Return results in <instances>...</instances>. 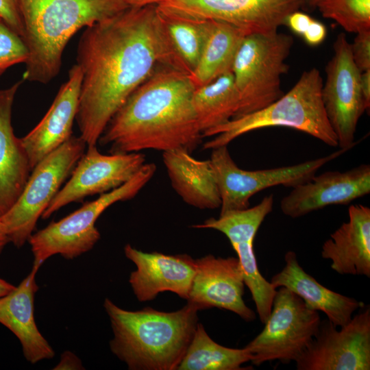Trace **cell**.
<instances>
[{
	"label": "cell",
	"mask_w": 370,
	"mask_h": 370,
	"mask_svg": "<svg viewBox=\"0 0 370 370\" xmlns=\"http://www.w3.org/2000/svg\"><path fill=\"white\" fill-rule=\"evenodd\" d=\"M76 61L82 80L75 121L87 146L96 145L130 95L164 65L157 5L130 6L86 27Z\"/></svg>",
	"instance_id": "6da1fadb"
},
{
	"label": "cell",
	"mask_w": 370,
	"mask_h": 370,
	"mask_svg": "<svg viewBox=\"0 0 370 370\" xmlns=\"http://www.w3.org/2000/svg\"><path fill=\"white\" fill-rule=\"evenodd\" d=\"M195 88L188 75L159 64L113 115L98 143L108 145L110 153H191L203 138L192 102Z\"/></svg>",
	"instance_id": "7a4b0ae2"
},
{
	"label": "cell",
	"mask_w": 370,
	"mask_h": 370,
	"mask_svg": "<svg viewBox=\"0 0 370 370\" xmlns=\"http://www.w3.org/2000/svg\"><path fill=\"white\" fill-rule=\"evenodd\" d=\"M112 352L131 370L177 369L197 325L198 308L188 303L174 312L147 307L131 311L106 298Z\"/></svg>",
	"instance_id": "3957f363"
},
{
	"label": "cell",
	"mask_w": 370,
	"mask_h": 370,
	"mask_svg": "<svg viewBox=\"0 0 370 370\" xmlns=\"http://www.w3.org/2000/svg\"><path fill=\"white\" fill-rule=\"evenodd\" d=\"M29 58L23 79L46 84L59 73L74 34L130 7L124 0H18Z\"/></svg>",
	"instance_id": "277c9868"
},
{
	"label": "cell",
	"mask_w": 370,
	"mask_h": 370,
	"mask_svg": "<svg viewBox=\"0 0 370 370\" xmlns=\"http://www.w3.org/2000/svg\"><path fill=\"white\" fill-rule=\"evenodd\" d=\"M323 79L320 71H304L295 84L267 106L231 119L204 134L213 136L205 149L227 145L246 133L270 127H286L304 132L330 147H338L337 138L326 116L321 99Z\"/></svg>",
	"instance_id": "5b68a950"
},
{
	"label": "cell",
	"mask_w": 370,
	"mask_h": 370,
	"mask_svg": "<svg viewBox=\"0 0 370 370\" xmlns=\"http://www.w3.org/2000/svg\"><path fill=\"white\" fill-rule=\"evenodd\" d=\"M156 171L154 163H145L127 182L92 201L84 203L77 210L45 228L33 233L28 240L34 264H41L51 256L60 254L74 259L91 250L100 239L95 226L99 216L111 205L134 198L152 178Z\"/></svg>",
	"instance_id": "8992f818"
},
{
	"label": "cell",
	"mask_w": 370,
	"mask_h": 370,
	"mask_svg": "<svg viewBox=\"0 0 370 370\" xmlns=\"http://www.w3.org/2000/svg\"><path fill=\"white\" fill-rule=\"evenodd\" d=\"M293 45L291 35L278 31L245 36L232 69L240 100L234 119L260 110L283 95L281 79L288 70L286 60Z\"/></svg>",
	"instance_id": "52a82bcc"
},
{
	"label": "cell",
	"mask_w": 370,
	"mask_h": 370,
	"mask_svg": "<svg viewBox=\"0 0 370 370\" xmlns=\"http://www.w3.org/2000/svg\"><path fill=\"white\" fill-rule=\"evenodd\" d=\"M86 147L80 136L73 135L32 169L16 201L0 217L10 243L20 248L28 241L38 219L69 179Z\"/></svg>",
	"instance_id": "ba28073f"
},
{
	"label": "cell",
	"mask_w": 370,
	"mask_h": 370,
	"mask_svg": "<svg viewBox=\"0 0 370 370\" xmlns=\"http://www.w3.org/2000/svg\"><path fill=\"white\" fill-rule=\"evenodd\" d=\"M279 288L263 330L245 347L256 366L273 360L295 362L319 329V312L307 307L293 291Z\"/></svg>",
	"instance_id": "9c48e42d"
},
{
	"label": "cell",
	"mask_w": 370,
	"mask_h": 370,
	"mask_svg": "<svg viewBox=\"0 0 370 370\" xmlns=\"http://www.w3.org/2000/svg\"><path fill=\"white\" fill-rule=\"evenodd\" d=\"M210 162L221 196L220 214L249 206V199L267 188L282 185L294 187L308 181L318 170L350 150L334 152L297 164L248 171L239 168L232 158L227 145L212 149Z\"/></svg>",
	"instance_id": "30bf717a"
},
{
	"label": "cell",
	"mask_w": 370,
	"mask_h": 370,
	"mask_svg": "<svg viewBox=\"0 0 370 370\" xmlns=\"http://www.w3.org/2000/svg\"><path fill=\"white\" fill-rule=\"evenodd\" d=\"M333 55L325 66L321 99L338 147L352 149L358 121L367 110L360 89V71L355 65L351 45L344 33L337 35Z\"/></svg>",
	"instance_id": "8fae6325"
},
{
	"label": "cell",
	"mask_w": 370,
	"mask_h": 370,
	"mask_svg": "<svg viewBox=\"0 0 370 370\" xmlns=\"http://www.w3.org/2000/svg\"><path fill=\"white\" fill-rule=\"evenodd\" d=\"M157 7L184 17L225 22L249 34L277 32L304 5L303 0H162Z\"/></svg>",
	"instance_id": "7c38bea8"
},
{
	"label": "cell",
	"mask_w": 370,
	"mask_h": 370,
	"mask_svg": "<svg viewBox=\"0 0 370 370\" xmlns=\"http://www.w3.org/2000/svg\"><path fill=\"white\" fill-rule=\"evenodd\" d=\"M363 307L340 330L328 319L321 321L317 335L295 361L296 369L369 370L370 308Z\"/></svg>",
	"instance_id": "4fadbf2b"
},
{
	"label": "cell",
	"mask_w": 370,
	"mask_h": 370,
	"mask_svg": "<svg viewBox=\"0 0 370 370\" xmlns=\"http://www.w3.org/2000/svg\"><path fill=\"white\" fill-rule=\"evenodd\" d=\"M145 163L140 152L105 155L96 145L78 160L70 177L51 200L41 218L47 219L65 206L114 190L129 181Z\"/></svg>",
	"instance_id": "5bb4252c"
},
{
	"label": "cell",
	"mask_w": 370,
	"mask_h": 370,
	"mask_svg": "<svg viewBox=\"0 0 370 370\" xmlns=\"http://www.w3.org/2000/svg\"><path fill=\"white\" fill-rule=\"evenodd\" d=\"M196 271L187 301L198 310H230L247 322L256 314L243 300L245 282L238 258L207 255L195 260Z\"/></svg>",
	"instance_id": "9a60e30c"
},
{
	"label": "cell",
	"mask_w": 370,
	"mask_h": 370,
	"mask_svg": "<svg viewBox=\"0 0 370 370\" xmlns=\"http://www.w3.org/2000/svg\"><path fill=\"white\" fill-rule=\"evenodd\" d=\"M370 193V165L327 171L292 188L280 201L282 213L298 218L330 205H347Z\"/></svg>",
	"instance_id": "2e32d148"
},
{
	"label": "cell",
	"mask_w": 370,
	"mask_h": 370,
	"mask_svg": "<svg viewBox=\"0 0 370 370\" xmlns=\"http://www.w3.org/2000/svg\"><path fill=\"white\" fill-rule=\"evenodd\" d=\"M124 253L136 267L130 273L129 282L138 301L152 300L165 291L187 300L196 271L195 260L192 257L144 252L130 244L125 246Z\"/></svg>",
	"instance_id": "e0dca14e"
},
{
	"label": "cell",
	"mask_w": 370,
	"mask_h": 370,
	"mask_svg": "<svg viewBox=\"0 0 370 370\" xmlns=\"http://www.w3.org/2000/svg\"><path fill=\"white\" fill-rule=\"evenodd\" d=\"M68 74L67 80L60 86L45 115L27 134L21 138L32 169L73 136L82 72L75 64Z\"/></svg>",
	"instance_id": "ac0fdd59"
},
{
	"label": "cell",
	"mask_w": 370,
	"mask_h": 370,
	"mask_svg": "<svg viewBox=\"0 0 370 370\" xmlns=\"http://www.w3.org/2000/svg\"><path fill=\"white\" fill-rule=\"evenodd\" d=\"M40 267L33 264L30 273L18 286L0 297V323L18 338L24 357L32 364L55 355L34 318V296L38 290L36 275Z\"/></svg>",
	"instance_id": "d6986e66"
},
{
	"label": "cell",
	"mask_w": 370,
	"mask_h": 370,
	"mask_svg": "<svg viewBox=\"0 0 370 370\" xmlns=\"http://www.w3.org/2000/svg\"><path fill=\"white\" fill-rule=\"evenodd\" d=\"M22 79L0 90V217L14 204L32 170L21 138L12 125V111Z\"/></svg>",
	"instance_id": "ffe728a7"
},
{
	"label": "cell",
	"mask_w": 370,
	"mask_h": 370,
	"mask_svg": "<svg viewBox=\"0 0 370 370\" xmlns=\"http://www.w3.org/2000/svg\"><path fill=\"white\" fill-rule=\"evenodd\" d=\"M321 256L331 261L341 275L370 277V208L351 205L348 221L336 229L321 247Z\"/></svg>",
	"instance_id": "44dd1931"
},
{
	"label": "cell",
	"mask_w": 370,
	"mask_h": 370,
	"mask_svg": "<svg viewBox=\"0 0 370 370\" xmlns=\"http://www.w3.org/2000/svg\"><path fill=\"white\" fill-rule=\"evenodd\" d=\"M285 265L273 275L270 282L278 288L285 287L298 295L309 308L321 311L328 319L339 328L347 324L353 314L364 304L332 291L306 273L299 265L297 255L288 251L284 256Z\"/></svg>",
	"instance_id": "7402d4cb"
},
{
	"label": "cell",
	"mask_w": 370,
	"mask_h": 370,
	"mask_svg": "<svg viewBox=\"0 0 370 370\" xmlns=\"http://www.w3.org/2000/svg\"><path fill=\"white\" fill-rule=\"evenodd\" d=\"M171 185L183 201L199 209L220 208L221 200L210 160L193 158L183 149L162 152Z\"/></svg>",
	"instance_id": "603a6c76"
},
{
	"label": "cell",
	"mask_w": 370,
	"mask_h": 370,
	"mask_svg": "<svg viewBox=\"0 0 370 370\" xmlns=\"http://www.w3.org/2000/svg\"><path fill=\"white\" fill-rule=\"evenodd\" d=\"M158 11L164 65L190 75L200 59L211 20L184 17L158 8Z\"/></svg>",
	"instance_id": "cb8c5ba5"
},
{
	"label": "cell",
	"mask_w": 370,
	"mask_h": 370,
	"mask_svg": "<svg viewBox=\"0 0 370 370\" xmlns=\"http://www.w3.org/2000/svg\"><path fill=\"white\" fill-rule=\"evenodd\" d=\"M247 34L225 22L211 20L200 59L189 77L195 88L232 71L238 47Z\"/></svg>",
	"instance_id": "d4e9b609"
},
{
	"label": "cell",
	"mask_w": 370,
	"mask_h": 370,
	"mask_svg": "<svg viewBox=\"0 0 370 370\" xmlns=\"http://www.w3.org/2000/svg\"><path fill=\"white\" fill-rule=\"evenodd\" d=\"M192 102L203 135L234 119L240 100L232 71L195 88Z\"/></svg>",
	"instance_id": "484cf974"
},
{
	"label": "cell",
	"mask_w": 370,
	"mask_h": 370,
	"mask_svg": "<svg viewBox=\"0 0 370 370\" xmlns=\"http://www.w3.org/2000/svg\"><path fill=\"white\" fill-rule=\"evenodd\" d=\"M251 356L245 347L234 349L221 345L197 323L192 340L177 369L178 370H241L242 365Z\"/></svg>",
	"instance_id": "4316f807"
},
{
	"label": "cell",
	"mask_w": 370,
	"mask_h": 370,
	"mask_svg": "<svg viewBox=\"0 0 370 370\" xmlns=\"http://www.w3.org/2000/svg\"><path fill=\"white\" fill-rule=\"evenodd\" d=\"M274 197L265 196L256 206L235 210L220 214L218 219L210 218L203 223L192 225L198 229H213L221 232L231 245L243 241H254L259 227L273 210Z\"/></svg>",
	"instance_id": "83f0119b"
},
{
	"label": "cell",
	"mask_w": 370,
	"mask_h": 370,
	"mask_svg": "<svg viewBox=\"0 0 370 370\" xmlns=\"http://www.w3.org/2000/svg\"><path fill=\"white\" fill-rule=\"evenodd\" d=\"M232 246L237 254L245 285L251 294L258 317L264 324L270 314L277 288L260 272L254 250V241L239 242Z\"/></svg>",
	"instance_id": "f1b7e54d"
},
{
	"label": "cell",
	"mask_w": 370,
	"mask_h": 370,
	"mask_svg": "<svg viewBox=\"0 0 370 370\" xmlns=\"http://www.w3.org/2000/svg\"><path fill=\"white\" fill-rule=\"evenodd\" d=\"M315 8L347 32L370 29V0H318Z\"/></svg>",
	"instance_id": "f546056e"
},
{
	"label": "cell",
	"mask_w": 370,
	"mask_h": 370,
	"mask_svg": "<svg viewBox=\"0 0 370 370\" xmlns=\"http://www.w3.org/2000/svg\"><path fill=\"white\" fill-rule=\"evenodd\" d=\"M28 58L23 38L0 18V77L11 66L25 64Z\"/></svg>",
	"instance_id": "4dcf8cb0"
},
{
	"label": "cell",
	"mask_w": 370,
	"mask_h": 370,
	"mask_svg": "<svg viewBox=\"0 0 370 370\" xmlns=\"http://www.w3.org/2000/svg\"><path fill=\"white\" fill-rule=\"evenodd\" d=\"M353 61L360 72L370 69V29L356 33L350 43Z\"/></svg>",
	"instance_id": "1f68e13d"
},
{
	"label": "cell",
	"mask_w": 370,
	"mask_h": 370,
	"mask_svg": "<svg viewBox=\"0 0 370 370\" xmlns=\"http://www.w3.org/2000/svg\"><path fill=\"white\" fill-rule=\"evenodd\" d=\"M0 18L23 37V24L18 0H0Z\"/></svg>",
	"instance_id": "d6a6232c"
},
{
	"label": "cell",
	"mask_w": 370,
	"mask_h": 370,
	"mask_svg": "<svg viewBox=\"0 0 370 370\" xmlns=\"http://www.w3.org/2000/svg\"><path fill=\"white\" fill-rule=\"evenodd\" d=\"M326 36L327 28L325 25L313 18L301 37L308 45L316 47L325 40Z\"/></svg>",
	"instance_id": "836d02e7"
},
{
	"label": "cell",
	"mask_w": 370,
	"mask_h": 370,
	"mask_svg": "<svg viewBox=\"0 0 370 370\" xmlns=\"http://www.w3.org/2000/svg\"><path fill=\"white\" fill-rule=\"evenodd\" d=\"M312 18L309 14L298 10L288 15L284 25H287L293 33L301 36Z\"/></svg>",
	"instance_id": "e575fe53"
},
{
	"label": "cell",
	"mask_w": 370,
	"mask_h": 370,
	"mask_svg": "<svg viewBox=\"0 0 370 370\" xmlns=\"http://www.w3.org/2000/svg\"><path fill=\"white\" fill-rule=\"evenodd\" d=\"M360 89L367 110L370 107V69L360 72Z\"/></svg>",
	"instance_id": "d590c367"
},
{
	"label": "cell",
	"mask_w": 370,
	"mask_h": 370,
	"mask_svg": "<svg viewBox=\"0 0 370 370\" xmlns=\"http://www.w3.org/2000/svg\"><path fill=\"white\" fill-rule=\"evenodd\" d=\"M55 368L56 369H80L82 367L79 360L72 353L66 352L62 355L60 362Z\"/></svg>",
	"instance_id": "8d00e7d4"
},
{
	"label": "cell",
	"mask_w": 370,
	"mask_h": 370,
	"mask_svg": "<svg viewBox=\"0 0 370 370\" xmlns=\"http://www.w3.org/2000/svg\"><path fill=\"white\" fill-rule=\"evenodd\" d=\"M129 6L143 7L149 5H157L162 0H124Z\"/></svg>",
	"instance_id": "74e56055"
},
{
	"label": "cell",
	"mask_w": 370,
	"mask_h": 370,
	"mask_svg": "<svg viewBox=\"0 0 370 370\" xmlns=\"http://www.w3.org/2000/svg\"><path fill=\"white\" fill-rule=\"evenodd\" d=\"M10 243L8 236L0 221V254L3 250L5 246Z\"/></svg>",
	"instance_id": "f35d334b"
},
{
	"label": "cell",
	"mask_w": 370,
	"mask_h": 370,
	"mask_svg": "<svg viewBox=\"0 0 370 370\" xmlns=\"http://www.w3.org/2000/svg\"><path fill=\"white\" fill-rule=\"evenodd\" d=\"M15 288V286L0 278V297L6 295Z\"/></svg>",
	"instance_id": "ab89813d"
},
{
	"label": "cell",
	"mask_w": 370,
	"mask_h": 370,
	"mask_svg": "<svg viewBox=\"0 0 370 370\" xmlns=\"http://www.w3.org/2000/svg\"><path fill=\"white\" fill-rule=\"evenodd\" d=\"M304 7H308L310 8H315V5L318 0H303Z\"/></svg>",
	"instance_id": "60d3db41"
}]
</instances>
